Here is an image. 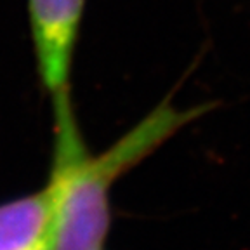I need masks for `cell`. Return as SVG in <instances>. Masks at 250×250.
<instances>
[{
	"mask_svg": "<svg viewBox=\"0 0 250 250\" xmlns=\"http://www.w3.org/2000/svg\"><path fill=\"white\" fill-rule=\"evenodd\" d=\"M200 113L202 109H177L165 101L111 148L92 156L78 132L71 101L56 104L54 164L47 183L52 193L49 250H103L115 181Z\"/></svg>",
	"mask_w": 250,
	"mask_h": 250,
	"instance_id": "6da1fadb",
	"label": "cell"
},
{
	"mask_svg": "<svg viewBox=\"0 0 250 250\" xmlns=\"http://www.w3.org/2000/svg\"><path fill=\"white\" fill-rule=\"evenodd\" d=\"M87 0H26L37 71L54 104L71 101V70Z\"/></svg>",
	"mask_w": 250,
	"mask_h": 250,
	"instance_id": "7a4b0ae2",
	"label": "cell"
},
{
	"mask_svg": "<svg viewBox=\"0 0 250 250\" xmlns=\"http://www.w3.org/2000/svg\"><path fill=\"white\" fill-rule=\"evenodd\" d=\"M52 193L47 186L33 195L0 205V250H49Z\"/></svg>",
	"mask_w": 250,
	"mask_h": 250,
	"instance_id": "3957f363",
	"label": "cell"
}]
</instances>
